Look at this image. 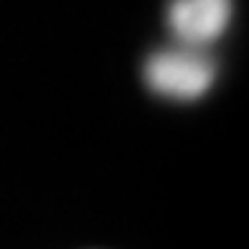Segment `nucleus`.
Returning a JSON list of instances; mask_svg holds the SVG:
<instances>
[{
	"mask_svg": "<svg viewBox=\"0 0 249 249\" xmlns=\"http://www.w3.org/2000/svg\"><path fill=\"white\" fill-rule=\"evenodd\" d=\"M144 80L150 91L166 100L191 103L208 94L216 80V64L199 47H166L152 53L144 64Z\"/></svg>",
	"mask_w": 249,
	"mask_h": 249,
	"instance_id": "nucleus-1",
	"label": "nucleus"
},
{
	"mask_svg": "<svg viewBox=\"0 0 249 249\" xmlns=\"http://www.w3.org/2000/svg\"><path fill=\"white\" fill-rule=\"evenodd\" d=\"M232 17V0H172L166 22L178 45L205 50L224 34Z\"/></svg>",
	"mask_w": 249,
	"mask_h": 249,
	"instance_id": "nucleus-2",
	"label": "nucleus"
}]
</instances>
